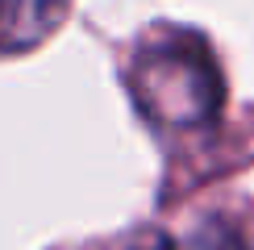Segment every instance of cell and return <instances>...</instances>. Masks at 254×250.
Masks as SVG:
<instances>
[{"mask_svg":"<svg viewBox=\"0 0 254 250\" xmlns=\"http://www.w3.org/2000/svg\"><path fill=\"white\" fill-rule=\"evenodd\" d=\"M129 92L142 109L163 129H196L213 121L221 109V71L213 50L196 34H171L137 46L129 67Z\"/></svg>","mask_w":254,"mask_h":250,"instance_id":"obj_1","label":"cell"},{"mask_svg":"<svg viewBox=\"0 0 254 250\" xmlns=\"http://www.w3.org/2000/svg\"><path fill=\"white\" fill-rule=\"evenodd\" d=\"M67 17V0H0V55L46 42Z\"/></svg>","mask_w":254,"mask_h":250,"instance_id":"obj_2","label":"cell"},{"mask_svg":"<svg viewBox=\"0 0 254 250\" xmlns=\"http://www.w3.org/2000/svg\"><path fill=\"white\" fill-rule=\"evenodd\" d=\"M117 250H242L238 234L225 221H200L188 234H167V229H137L133 238H125Z\"/></svg>","mask_w":254,"mask_h":250,"instance_id":"obj_3","label":"cell"}]
</instances>
